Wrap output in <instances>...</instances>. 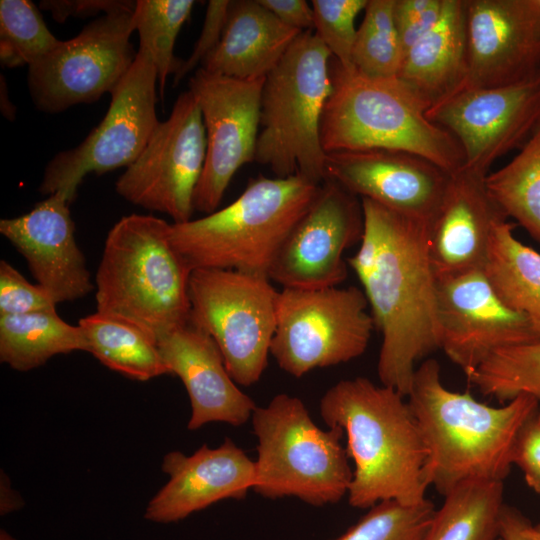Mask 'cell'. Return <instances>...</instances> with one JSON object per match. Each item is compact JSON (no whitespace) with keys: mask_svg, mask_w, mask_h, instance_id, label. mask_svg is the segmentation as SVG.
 I'll use <instances>...</instances> for the list:
<instances>
[{"mask_svg":"<svg viewBox=\"0 0 540 540\" xmlns=\"http://www.w3.org/2000/svg\"><path fill=\"white\" fill-rule=\"evenodd\" d=\"M360 199L364 231L347 263L362 284L382 336L379 380L407 397L417 362L441 346L429 224Z\"/></svg>","mask_w":540,"mask_h":540,"instance_id":"obj_1","label":"cell"},{"mask_svg":"<svg viewBox=\"0 0 540 540\" xmlns=\"http://www.w3.org/2000/svg\"><path fill=\"white\" fill-rule=\"evenodd\" d=\"M405 398L389 386L356 377L340 380L320 400L321 418L328 427L342 429L354 464L347 494L352 507L427 499L428 451Z\"/></svg>","mask_w":540,"mask_h":540,"instance_id":"obj_2","label":"cell"},{"mask_svg":"<svg viewBox=\"0 0 540 540\" xmlns=\"http://www.w3.org/2000/svg\"><path fill=\"white\" fill-rule=\"evenodd\" d=\"M406 398L428 451L429 484L443 496L468 481L503 482L513 465L517 436L539 410L526 394L491 406L469 392L452 391L431 358L417 366Z\"/></svg>","mask_w":540,"mask_h":540,"instance_id":"obj_3","label":"cell"},{"mask_svg":"<svg viewBox=\"0 0 540 540\" xmlns=\"http://www.w3.org/2000/svg\"><path fill=\"white\" fill-rule=\"evenodd\" d=\"M171 224L152 215L122 217L109 231L97 269V312L156 344L190 318L192 269L170 240Z\"/></svg>","mask_w":540,"mask_h":540,"instance_id":"obj_4","label":"cell"},{"mask_svg":"<svg viewBox=\"0 0 540 540\" xmlns=\"http://www.w3.org/2000/svg\"><path fill=\"white\" fill-rule=\"evenodd\" d=\"M332 92L320 138L326 154L388 149L409 152L449 174L464 165L457 139L427 116L429 105L398 77L373 78L332 58Z\"/></svg>","mask_w":540,"mask_h":540,"instance_id":"obj_5","label":"cell"},{"mask_svg":"<svg viewBox=\"0 0 540 540\" xmlns=\"http://www.w3.org/2000/svg\"><path fill=\"white\" fill-rule=\"evenodd\" d=\"M319 185L300 175H260L250 179L241 195L223 209L196 220L172 223L171 243L192 270L230 269L267 275Z\"/></svg>","mask_w":540,"mask_h":540,"instance_id":"obj_6","label":"cell"},{"mask_svg":"<svg viewBox=\"0 0 540 540\" xmlns=\"http://www.w3.org/2000/svg\"><path fill=\"white\" fill-rule=\"evenodd\" d=\"M332 58L312 30L303 31L265 77L255 162L276 177L325 180L320 126L332 92Z\"/></svg>","mask_w":540,"mask_h":540,"instance_id":"obj_7","label":"cell"},{"mask_svg":"<svg viewBox=\"0 0 540 540\" xmlns=\"http://www.w3.org/2000/svg\"><path fill=\"white\" fill-rule=\"evenodd\" d=\"M251 422L257 494L296 497L313 506L335 504L348 494L353 470L340 427L320 428L303 401L285 393L257 406Z\"/></svg>","mask_w":540,"mask_h":540,"instance_id":"obj_8","label":"cell"},{"mask_svg":"<svg viewBox=\"0 0 540 540\" xmlns=\"http://www.w3.org/2000/svg\"><path fill=\"white\" fill-rule=\"evenodd\" d=\"M189 322L217 344L232 379L250 386L267 367L279 291L267 275L230 269L192 270Z\"/></svg>","mask_w":540,"mask_h":540,"instance_id":"obj_9","label":"cell"},{"mask_svg":"<svg viewBox=\"0 0 540 540\" xmlns=\"http://www.w3.org/2000/svg\"><path fill=\"white\" fill-rule=\"evenodd\" d=\"M368 307L355 286L283 288L270 355L297 378L351 361L366 351L375 328Z\"/></svg>","mask_w":540,"mask_h":540,"instance_id":"obj_10","label":"cell"},{"mask_svg":"<svg viewBox=\"0 0 540 540\" xmlns=\"http://www.w3.org/2000/svg\"><path fill=\"white\" fill-rule=\"evenodd\" d=\"M157 83L150 55L139 48L129 71L112 91L104 118L77 147L52 158L39 191L48 196L61 193L72 203L87 174H102L133 163L160 122Z\"/></svg>","mask_w":540,"mask_h":540,"instance_id":"obj_11","label":"cell"},{"mask_svg":"<svg viewBox=\"0 0 540 540\" xmlns=\"http://www.w3.org/2000/svg\"><path fill=\"white\" fill-rule=\"evenodd\" d=\"M134 10L101 15L28 67V89L37 109L59 113L112 93L136 57L130 43Z\"/></svg>","mask_w":540,"mask_h":540,"instance_id":"obj_12","label":"cell"},{"mask_svg":"<svg viewBox=\"0 0 540 540\" xmlns=\"http://www.w3.org/2000/svg\"><path fill=\"white\" fill-rule=\"evenodd\" d=\"M206 157V133L200 107L188 89L160 121L145 148L115 184L126 201L158 211L173 223L191 220L193 199Z\"/></svg>","mask_w":540,"mask_h":540,"instance_id":"obj_13","label":"cell"},{"mask_svg":"<svg viewBox=\"0 0 540 540\" xmlns=\"http://www.w3.org/2000/svg\"><path fill=\"white\" fill-rule=\"evenodd\" d=\"M265 78L241 80L196 69L189 81L202 114L206 157L194 210L213 213L234 174L255 161Z\"/></svg>","mask_w":540,"mask_h":540,"instance_id":"obj_14","label":"cell"},{"mask_svg":"<svg viewBox=\"0 0 540 540\" xmlns=\"http://www.w3.org/2000/svg\"><path fill=\"white\" fill-rule=\"evenodd\" d=\"M427 116L457 139L464 167L487 175L494 161L522 147L540 125V69L504 86L463 88Z\"/></svg>","mask_w":540,"mask_h":540,"instance_id":"obj_15","label":"cell"},{"mask_svg":"<svg viewBox=\"0 0 540 540\" xmlns=\"http://www.w3.org/2000/svg\"><path fill=\"white\" fill-rule=\"evenodd\" d=\"M363 231L361 199L325 179L281 245L267 276L283 288L338 286L348 272L344 252L361 241Z\"/></svg>","mask_w":540,"mask_h":540,"instance_id":"obj_16","label":"cell"},{"mask_svg":"<svg viewBox=\"0 0 540 540\" xmlns=\"http://www.w3.org/2000/svg\"><path fill=\"white\" fill-rule=\"evenodd\" d=\"M440 349L465 375L493 352L540 342L530 321L497 296L484 269L437 279Z\"/></svg>","mask_w":540,"mask_h":540,"instance_id":"obj_17","label":"cell"},{"mask_svg":"<svg viewBox=\"0 0 540 540\" xmlns=\"http://www.w3.org/2000/svg\"><path fill=\"white\" fill-rule=\"evenodd\" d=\"M449 176L427 159L405 151L367 149L326 154L325 179L429 226Z\"/></svg>","mask_w":540,"mask_h":540,"instance_id":"obj_18","label":"cell"},{"mask_svg":"<svg viewBox=\"0 0 540 540\" xmlns=\"http://www.w3.org/2000/svg\"><path fill=\"white\" fill-rule=\"evenodd\" d=\"M468 76L464 88L520 81L540 69L535 0H465Z\"/></svg>","mask_w":540,"mask_h":540,"instance_id":"obj_19","label":"cell"},{"mask_svg":"<svg viewBox=\"0 0 540 540\" xmlns=\"http://www.w3.org/2000/svg\"><path fill=\"white\" fill-rule=\"evenodd\" d=\"M70 204L66 196L54 193L29 212L0 221L1 234L22 254L55 304L83 298L94 289L76 243Z\"/></svg>","mask_w":540,"mask_h":540,"instance_id":"obj_20","label":"cell"},{"mask_svg":"<svg viewBox=\"0 0 540 540\" xmlns=\"http://www.w3.org/2000/svg\"><path fill=\"white\" fill-rule=\"evenodd\" d=\"M162 470L168 482L149 501L145 518L173 523L224 499H242L255 482V464L230 438L216 448L202 445L187 456L167 453Z\"/></svg>","mask_w":540,"mask_h":540,"instance_id":"obj_21","label":"cell"},{"mask_svg":"<svg viewBox=\"0 0 540 540\" xmlns=\"http://www.w3.org/2000/svg\"><path fill=\"white\" fill-rule=\"evenodd\" d=\"M486 176L464 166L449 176L429 226V256L436 279L484 269L494 226L507 220L487 190Z\"/></svg>","mask_w":540,"mask_h":540,"instance_id":"obj_22","label":"cell"},{"mask_svg":"<svg viewBox=\"0 0 540 540\" xmlns=\"http://www.w3.org/2000/svg\"><path fill=\"white\" fill-rule=\"evenodd\" d=\"M157 345L171 374L177 375L187 390L192 409L189 430L211 422L241 426L251 418L255 402L236 386L208 334L188 322Z\"/></svg>","mask_w":540,"mask_h":540,"instance_id":"obj_23","label":"cell"},{"mask_svg":"<svg viewBox=\"0 0 540 540\" xmlns=\"http://www.w3.org/2000/svg\"><path fill=\"white\" fill-rule=\"evenodd\" d=\"M300 33L258 0L231 1L222 37L201 68L241 80L265 78Z\"/></svg>","mask_w":540,"mask_h":540,"instance_id":"obj_24","label":"cell"},{"mask_svg":"<svg viewBox=\"0 0 540 540\" xmlns=\"http://www.w3.org/2000/svg\"><path fill=\"white\" fill-rule=\"evenodd\" d=\"M467 76L465 0H444L440 19L404 54L397 77L431 108L462 90Z\"/></svg>","mask_w":540,"mask_h":540,"instance_id":"obj_25","label":"cell"},{"mask_svg":"<svg viewBox=\"0 0 540 540\" xmlns=\"http://www.w3.org/2000/svg\"><path fill=\"white\" fill-rule=\"evenodd\" d=\"M514 227L507 220L494 226L484 273L499 299L540 336V253L516 239Z\"/></svg>","mask_w":540,"mask_h":540,"instance_id":"obj_26","label":"cell"},{"mask_svg":"<svg viewBox=\"0 0 540 540\" xmlns=\"http://www.w3.org/2000/svg\"><path fill=\"white\" fill-rule=\"evenodd\" d=\"M73 351L88 352L84 333L55 309L0 316V360L15 370L29 371Z\"/></svg>","mask_w":540,"mask_h":540,"instance_id":"obj_27","label":"cell"},{"mask_svg":"<svg viewBox=\"0 0 540 540\" xmlns=\"http://www.w3.org/2000/svg\"><path fill=\"white\" fill-rule=\"evenodd\" d=\"M504 485L468 481L444 496L424 540H499Z\"/></svg>","mask_w":540,"mask_h":540,"instance_id":"obj_28","label":"cell"},{"mask_svg":"<svg viewBox=\"0 0 540 540\" xmlns=\"http://www.w3.org/2000/svg\"><path fill=\"white\" fill-rule=\"evenodd\" d=\"M78 325L88 352L106 367L139 381L171 374L158 345L139 329L97 311Z\"/></svg>","mask_w":540,"mask_h":540,"instance_id":"obj_29","label":"cell"},{"mask_svg":"<svg viewBox=\"0 0 540 540\" xmlns=\"http://www.w3.org/2000/svg\"><path fill=\"white\" fill-rule=\"evenodd\" d=\"M486 187L506 218L540 243V125L504 167L489 172Z\"/></svg>","mask_w":540,"mask_h":540,"instance_id":"obj_30","label":"cell"},{"mask_svg":"<svg viewBox=\"0 0 540 540\" xmlns=\"http://www.w3.org/2000/svg\"><path fill=\"white\" fill-rule=\"evenodd\" d=\"M194 5L193 0L136 1L133 22L139 35V48L152 59L161 96L168 76L175 75L183 63L174 55V45Z\"/></svg>","mask_w":540,"mask_h":540,"instance_id":"obj_31","label":"cell"},{"mask_svg":"<svg viewBox=\"0 0 540 540\" xmlns=\"http://www.w3.org/2000/svg\"><path fill=\"white\" fill-rule=\"evenodd\" d=\"M466 376L483 395L506 403L526 394L540 409V342L497 350Z\"/></svg>","mask_w":540,"mask_h":540,"instance_id":"obj_32","label":"cell"},{"mask_svg":"<svg viewBox=\"0 0 540 540\" xmlns=\"http://www.w3.org/2000/svg\"><path fill=\"white\" fill-rule=\"evenodd\" d=\"M393 10L394 0H368L351 55L359 73L373 78L398 76L404 54Z\"/></svg>","mask_w":540,"mask_h":540,"instance_id":"obj_33","label":"cell"},{"mask_svg":"<svg viewBox=\"0 0 540 540\" xmlns=\"http://www.w3.org/2000/svg\"><path fill=\"white\" fill-rule=\"evenodd\" d=\"M60 42L31 1H0V59L5 67H29L48 55Z\"/></svg>","mask_w":540,"mask_h":540,"instance_id":"obj_34","label":"cell"},{"mask_svg":"<svg viewBox=\"0 0 540 540\" xmlns=\"http://www.w3.org/2000/svg\"><path fill=\"white\" fill-rule=\"evenodd\" d=\"M435 511L429 499L413 505L382 501L331 540H424Z\"/></svg>","mask_w":540,"mask_h":540,"instance_id":"obj_35","label":"cell"},{"mask_svg":"<svg viewBox=\"0 0 540 540\" xmlns=\"http://www.w3.org/2000/svg\"><path fill=\"white\" fill-rule=\"evenodd\" d=\"M368 0H313L315 35L330 51L333 59L346 69L353 68L352 48L357 29L355 19Z\"/></svg>","mask_w":540,"mask_h":540,"instance_id":"obj_36","label":"cell"},{"mask_svg":"<svg viewBox=\"0 0 540 540\" xmlns=\"http://www.w3.org/2000/svg\"><path fill=\"white\" fill-rule=\"evenodd\" d=\"M56 304L38 284L33 285L11 264L0 261V316L55 309Z\"/></svg>","mask_w":540,"mask_h":540,"instance_id":"obj_37","label":"cell"},{"mask_svg":"<svg viewBox=\"0 0 540 540\" xmlns=\"http://www.w3.org/2000/svg\"><path fill=\"white\" fill-rule=\"evenodd\" d=\"M230 4V0H210L208 2L200 36L191 55L183 60L180 69L174 75L175 84L191 72L197 64L202 63L217 46L223 34Z\"/></svg>","mask_w":540,"mask_h":540,"instance_id":"obj_38","label":"cell"},{"mask_svg":"<svg viewBox=\"0 0 540 540\" xmlns=\"http://www.w3.org/2000/svg\"><path fill=\"white\" fill-rule=\"evenodd\" d=\"M512 461L521 469L527 485L540 493V409L521 428Z\"/></svg>","mask_w":540,"mask_h":540,"instance_id":"obj_39","label":"cell"},{"mask_svg":"<svg viewBox=\"0 0 540 540\" xmlns=\"http://www.w3.org/2000/svg\"><path fill=\"white\" fill-rule=\"evenodd\" d=\"M40 8L50 12L58 23L65 22L69 17H90L99 13L107 14L120 10L133 11L136 1L128 0H44Z\"/></svg>","mask_w":540,"mask_h":540,"instance_id":"obj_40","label":"cell"},{"mask_svg":"<svg viewBox=\"0 0 540 540\" xmlns=\"http://www.w3.org/2000/svg\"><path fill=\"white\" fill-rule=\"evenodd\" d=\"M283 24L301 32L314 29L311 4L306 0H258Z\"/></svg>","mask_w":540,"mask_h":540,"instance_id":"obj_41","label":"cell"},{"mask_svg":"<svg viewBox=\"0 0 540 540\" xmlns=\"http://www.w3.org/2000/svg\"><path fill=\"white\" fill-rule=\"evenodd\" d=\"M443 6L444 0H435L434 4L419 17L395 24L403 54L436 25L442 15Z\"/></svg>","mask_w":540,"mask_h":540,"instance_id":"obj_42","label":"cell"},{"mask_svg":"<svg viewBox=\"0 0 540 540\" xmlns=\"http://www.w3.org/2000/svg\"><path fill=\"white\" fill-rule=\"evenodd\" d=\"M531 522L516 508L504 504L500 516L501 540H537Z\"/></svg>","mask_w":540,"mask_h":540,"instance_id":"obj_43","label":"cell"},{"mask_svg":"<svg viewBox=\"0 0 540 540\" xmlns=\"http://www.w3.org/2000/svg\"><path fill=\"white\" fill-rule=\"evenodd\" d=\"M435 0H394V21L400 24L417 18L427 11Z\"/></svg>","mask_w":540,"mask_h":540,"instance_id":"obj_44","label":"cell"},{"mask_svg":"<svg viewBox=\"0 0 540 540\" xmlns=\"http://www.w3.org/2000/svg\"><path fill=\"white\" fill-rule=\"evenodd\" d=\"M1 515H6L18 510L23 501L21 497L11 488L8 478L1 473V500H0Z\"/></svg>","mask_w":540,"mask_h":540,"instance_id":"obj_45","label":"cell"},{"mask_svg":"<svg viewBox=\"0 0 540 540\" xmlns=\"http://www.w3.org/2000/svg\"><path fill=\"white\" fill-rule=\"evenodd\" d=\"M0 540H16V539L11 534H9L6 530L1 529Z\"/></svg>","mask_w":540,"mask_h":540,"instance_id":"obj_46","label":"cell"},{"mask_svg":"<svg viewBox=\"0 0 540 540\" xmlns=\"http://www.w3.org/2000/svg\"><path fill=\"white\" fill-rule=\"evenodd\" d=\"M531 533L537 540H540V524L536 526L532 525Z\"/></svg>","mask_w":540,"mask_h":540,"instance_id":"obj_47","label":"cell"},{"mask_svg":"<svg viewBox=\"0 0 540 540\" xmlns=\"http://www.w3.org/2000/svg\"><path fill=\"white\" fill-rule=\"evenodd\" d=\"M499 540H501V539H499Z\"/></svg>","mask_w":540,"mask_h":540,"instance_id":"obj_48","label":"cell"}]
</instances>
